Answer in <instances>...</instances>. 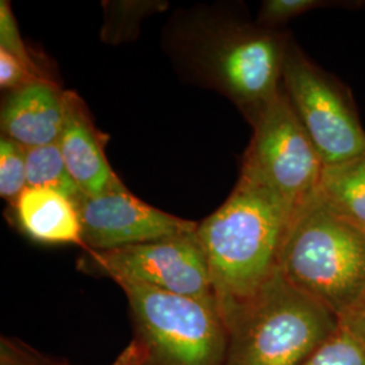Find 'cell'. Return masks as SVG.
Listing matches in <instances>:
<instances>
[{"label": "cell", "instance_id": "18", "mask_svg": "<svg viewBox=\"0 0 365 365\" xmlns=\"http://www.w3.org/2000/svg\"><path fill=\"white\" fill-rule=\"evenodd\" d=\"M0 49L13 54L27 69L37 78H42L36 63L31 60L26 46L19 34L16 21L14 18L10 3L6 0L0 1Z\"/></svg>", "mask_w": 365, "mask_h": 365}, {"label": "cell", "instance_id": "6", "mask_svg": "<svg viewBox=\"0 0 365 365\" xmlns=\"http://www.w3.org/2000/svg\"><path fill=\"white\" fill-rule=\"evenodd\" d=\"M283 87L325 167L365 153V130L349 91L289 43Z\"/></svg>", "mask_w": 365, "mask_h": 365}, {"label": "cell", "instance_id": "20", "mask_svg": "<svg viewBox=\"0 0 365 365\" xmlns=\"http://www.w3.org/2000/svg\"><path fill=\"white\" fill-rule=\"evenodd\" d=\"M339 330L365 349V291L344 313L337 317Z\"/></svg>", "mask_w": 365, "mask_h": 365}, {"label": "cell", "instance_id": "16", "mask_svg": "<svg viewBox=\"0 0 365 365\" xmlns=\"http://www.w3.org/2000/svg\"><path fill=\"white\" fill-rule=\"evenodd\" d=\"M300 365H365V349L339 329Z\"/></svg>", "mask_w": 365, "mask_h": 365}, {"label": "cell", "instance_id": "15", "mask_svg": "<svg viewBox=\"0 0 365 365\" xmlns=\"http://www.w3.org/2000/svg\"><path fill=\"white\" fill-rule=\"evenodd\" d=\"M27 188V149L1 135L0 138V196L16 200Z\"/></svg>", "mask_w": 365, "mask_h": 365}, {"label": "cell", "instance_id": "8", "mask_svg": "<svg viewBox=\"0 0 365 365\" xmlns=\"http://www.w3.org/2000/svg\"><path fill=\"white\" fill-rule=\"evenodd\" d=\"M90 256L115 282L140 283L218 309L209 265L196 232L126 248L91 250Z\"/></svg>", "mask_w": 365, "mask_h": 365}, {"label": "cell", "instance_id": "11", "mask_svg": "<svg viewBox=\"0 0 365 365\" xmlns=\"http://www.w3.org/2000/svg\"><path fill=\"white\" fill-rule=\"evenodd\" d=\"M66 114V92L39 78L7 95L1 107V131L26 149L56 144Z\"/></svg>", "mask_w": 365, "mask_h": 365}, {"label": "cell", "instance_id": "13", "mask_svg": "<svg viewBox=\"0 0 365 365\" xmlns=\"http://www.w3.org/2000/svg\"><path fill=\"white\" fill-rule=\"evenodd\" d=\"M318 194L331 209L365 232V153L325 167Z\"/></svg>", "mask_w": 365, "mask_h": 365}, {"label": "cell", "instance_id": "2", "mask_svg": "<svg viewBox=\"0 0 365 365\" xmlns=\"http://www.w3.org/2000/svg\"><path fill=\"white\" fill-rule=\"evenodd\" d=\"M221 317L229 336L225 365H300L339 329L334 314L279 269Z\"/></svg>", "mask_w": 365, "mask_h": 365}, {"label": "cell", "instance_id": "19", "mask_svg": "<svg viewBox=\"0 0 365 365\" xmlns=\"http://www.w3.org/2000/svg\"><path fill=\"white\" fill-rule=\"evenodd\" d=\"M39 78L13 54L0 49V87L3 90L15 91Z\"/></svg>", "mask_w": 365, "mask_h": 365}, {"label": "cell", "instance_id": "10", "mask_svg": "<svg viewBox=\"0 0 365 365\" xmlns=\"http://www.w3.org/2000/svg\"><path fill=\"white\" fill-rule=\"evenodd\" d=\"M58 146L83 195L95 197L125 187L111 170L102 135L75 92H66V122Z\"/></svg>", "mask_w": 365, "mask_h": 365}, {"label": "cell", "instance_id": "14", "mask_svg": "<svg viewBox=\"0 0 365 365\" xmlns=\"http://www.w3.org/2000/svg\"><path fill=\"white\" fill-rule=\"evenodd\" d=\"M27 187L56 191L75 203L83 196L66 168L58 143L27 149Z\"/></svg>", "mask_w": 365, "mask_h": 365}, {"label": "cell", "instance_id": "7", "mask_svg": "<svg viewBox=\"0 0 365 365\" xmlns=\"http://www.w3.org/2000/svg\"><path fill=\"white\" fill-rule=\"evenodd\" d=\"M288 46L287 37L271 29L232 27L212 43L210 73L248 117L282 90Z\"/></svg>", "mask_w": 365, "mask_h": 365}, {"label": "cell", "instance_id": "5", "mask_svg": "<svg viewBox=\"0 0 365 365\" xmlns=\"http://www.w3.org/2000/svg\"><path fill=\"white\" fill-rule=\"evenodd\" d=\"M145 336L167 365H221L227 330L220 310L134 282H117Z\"/></svg>", "mask_w": 365, "mask_h": 365}, {"label": "cell", "instance_id": "9", "mask_svg": "<svg viewBox=\"0 0 365 365\" xmlns=\"http://www.w3.org/2000/svg\"><path fill=\"white\" fill-rule=\"evenodd\" d=\"M81 238L88 252L126 248L190 235L197 223L146 205L123 187L101 196H81L76 203Z\"/></svg>", "mask_w": 365, "mask_h": 365}, {"label": "cell", "instance_id": "17", "mask_svg": "<svg viewBox=\"0 0 365 365\" xmlns=\"http://www.w3.org/2000/svg\"><path fill=\"white\" fill-rule=\"evenodd\" d=\"M336 4L341 6L344 3L325 0H267L261 6L259 22L262 25H277L302 14L324 7H334Z\"/></svg>", "mask_w": 365, "mask_h": 365}, {"label": "cell", "instance_id": "4", "mask_svg": "<svg viewBox=\"0 0 365 365\" xmlns=\"http://www.w3.org/2000/svg\"><path fill=\"white\" fill-rule=\"evenodd\" d=\"M253 137L242 165L257 173L294 217L319 192L324 161L288 99L284 87L248 115Z\"/></svg>", "mask_w": 365, "mask_h": 365}, {"label": "cell", "instance_id": "12", "mask_svg": "<svg viewBox=\"0 0 365 365\" xmlns=\"http://www.w3.org/2000/svg\"><path fill=\"white\" fill-rule=\"evenodd\" d=\"M15 214L21 229L38 242L86 249L76 203L63 194L27 187L15 200Z\"/></svg>", "mask_w": 365, "mask_h": 365}, {"label": "cell", "instance_id": "3", "mask_svg": "<svg viewBox=\"0 0 365 365\" xmlns=\"http://www.w3.org/2000/svg\"><path fill=\"white\" fill-rule=\"evenodd\" d=\"M279 271L339 317L365 291V232L318 194L291 218Z\"/></svg>", "mask_w": 365, "mask_h": 365}, {"label": "cell", "instance_id": "1", "mask_svg": "<svg viewBox=\"0 0 365 365\" xmlns=\"http://www.w3.org/2000/svg\"><path fill=\"white\" fill-rule=\"evenodd\" d=\"M291 218L274 190L242 165L233 192L196 230L220 314L255 295L279 269Z\"/></svg>", "mask_w": 365, "mask_h": 365}]
</instances>
